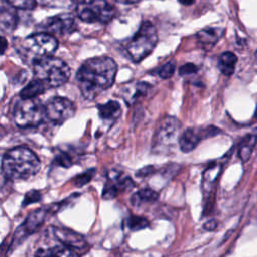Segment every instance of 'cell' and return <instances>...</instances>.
I'll use <instances>...</instances> for the list:
<instances>
[{
  "label": "cell",
  "instance_id": "cell-1",
  "mask_svg": "<svg viewBox=\"0 0 257 257\" xmlns=\"http://www.w3.org/2000/svg\"><path fill=\"white\" fill-rule=\"evenodd\" d=\"M117 65L108 56H97L85 60L76 73V82L82 96L91 100L109 88L115 79Z\"/></svg>",
  "mask_w": 257,
  "mask_h": 257
},
{
  "label": "cell",
  "instance_id": "cell-2",
  "mask_svg": "<svg viewBox=\"0 0 257 257\" xmlns=\"http://www.w3.org/2000/svg\"><path fill=\"white\" fill-rule=\"evenodd\" d=\"M41 164L38 157L26 147H16L2 157V175L7 180H26L35 176Z\"/></svg>",
  "mask_w": 257,
  "mask_h": 257
},
{
  "label": "cell",
  "instance_id": "cell-3",
  "mask_svg": "<svg viewBox=\"0 0 257 257\" xmlns=\"http://www.w3.org/2000/svg\"><path fill=\"white\" fill-rule=\"evenodd\" d=\"M35 78L41 80L48 88L58 87L70 77L69 66L61 59L48 56L32 63Z\"/></svg>",
  "mask_w": 257,
  "mask_h": 257
},
{
  "label": "cell",
  "instance_id": "cell-4",
  "mask_svg": "<svg viewBox=\"0 0 257 257\" xmlns=\"http://www.w3.org/2000/svg\"><path fill=\"white\" fill-rule=\"evenodd\" d=\"M57 39L46 32H37L25 37L19 44L18 51L23 59L34 63L37 60L51 56L57 49Z\"/></svg>",
  "mask_w": 257,
  "mask_h": 257
},
{
  "label": "cell",
  "instance_id": "cell-5",
  "mask_svg": "<svg viewBox=\"0 0 257 257\" xmlns=\"http://www.w3.org/2000/svg\"><path fill=\"white\" fill-rule=\"evenodd\" d=\"M158 43V32L150 21H144L128 40L126 51L134 62H140L152 53Z\"/></svg>",
  "mask_w": 257,
  "mask_h": 257
},
{
  "label": "cell",
  "instance_id": "cell-6",
  "mask_svg": "<svg viewBox=\"0 0 257 257\" xmlns=\"http://www.w3.org/2000/svg\"><path fill=\"white\" fill-rule=\"evenodd\" d=\"M13 119L22 128L37 126L46 119L45 105L37 98L20 99L14 106Z\"/></svg>",
  "mask_w": 257,
  "mask_h": 257
},
{
  "label": "cell",
  "instance_id": "cell-7",
  "mask_svg": "<svg viewBox=\"0 0 257 257\" xmlns=\"http://www.w3.org/2000/svg\"><path fill=\"white\" fill-rule=\"evenodd\" d=\"M78 18L87 23H106L115 15V8L106 0H79L75 5Z\"/></svg>",
  "mask_w": 257,
  "mask_h": 257
},
{
  "label": "cell",
  "instance_id": "cell-8",
  "mask_svg": "<svg viewBox=\"0 0 257 257\" xmlns=\"http://www.w3.org/2000/svg\"><path fill=\"white\" fill-rule=\"evenodd\" d=\"M181 123L178 118L174 116H166L163 118L156 131L154 138V150L162 152L171 148L178 140L179 143V132Z\"/></svg>",
  "mask_w": 257,
  "mask_h": 257
},
{
  "label": "cell",
  "instance_id": "cell-9",
  "mask_svg": "<svg viewBox=\"0 0 257 257\" xmlns=\"http://www.w3.org/2000/svg\"><path fill=\"white\" fill-rule=\"evenodd\" d=\"M45 110L46 119L59 125L74 115L75 105L65 97L55 96L45 104Z\"/></svg>",
  "mask_w": 257,
  "mask_h": 257
},
{
  "label": "cell",
  "instance_id": "cell-10",
  "mask_svg": "<svg viewBox=\"0 0 257 257\" xmlns=\"http://www.w3.org/2000/svg\"><path fill=\"white\" fill-rule=\"evenodd\" d=\"M220 133L221 131L214 125H210L205 128L188 127L179 138L180 149L184 153H189L198 146L201 140L214 137Z\"/></svg>",
  "mask_w": 257,
  "mask_h": 257
},
{
  "label": "cell",
  "instance_id": "cell-11",
  "mask_svg": "<svg viewBox=\"0 0 257 257\" xmlns=\"http://www.w3.org/2000/svg\"><path fill=\"white\" fill-rule=\"evenodd\" d=\"M48 211L45 209H37L31 212L24 222L18 227V229L14 233V237L12 240V245L17 246L20 244L25 238L35 233L40 226L43 224Z\"/></svg>",
  "mask_w": 257,
  "mask_h": 257
},
{
  "label": "cell",
  "instance_id": "cell-12",
  "mask_svg": "<svg viewBox=\"0 0 257 257\" xmlns=\"http://www.w3.org/2000/svg\"><path fill=\"white\" fill-rule=\"evenodd\" d=\"M42 32L56 35H68L76 29V22L71 14H59L46 18L40 24Z\"/></svg>",
  "mask_w": 257,
  "mask_h": 257
},
{
  "label": "cell",
  "instance_id": "cell-13",
  "mask_svg": "<svg viewBox=\"0 0 257 257\" xmlns=\"http://www.w3.org/2000/svg\"><path fill=\"white\" fill-rule=\"evenodd\" d=\"M52 233L59 243L76 251L78 254L84 253L88 248V244L84 237L68 228L52 227Z\"/></svg>",
  "mask_w": 257,
  "mask_h": 257
},
{
  "label": "cell",
  "instance_id": "cell-14",
  "mask_svg": "<svg viewBox=\"0 0 257 257\" xmlns=\"http://www.w3.org/2000/svg\"><path fill=\"white\" fill-rule=\"evenodd\" d=\"M151 88V85L147 82H135V83H127L121 89V95L127 105L134 104L138 99L148 92Z\"/></svg>",
  "mask_w": 257,
  "mask_h": 257
},
{
  "label": "cell",
  "instance_id": "cell-15",
  "mask_svg": "<svg viewBox=\"0 0 257 257\" xmlns=\"http://www.w3.org/2000/svg\"><path fill=\"white\" fill-rule=\"evenodd\" d=\"M224 29L220 27H208L200 30L197 34L198 43L205 49L212 48L223 36Z\"/></svg>",
  "mask_w": 257,
  "mask_h": 257
},
{
  "label": "cell",
  "instance_id": "cell-16",
  "mask_svg": "<svg viewBox=\"0 0 257 257\" xmlns=\"http://www.w3.org/2000/svg\"><path fill=\"white\" fill-rule=\"evenodd\" d=\"M99 117L106 122L113 123L121 114L120 104L115 100H109L106 103L97 105Z\"/></svg>",
  "mask_w": 257,
  "mask_h": 257
},
{
  "label": "cell",
  "instance_id": "cell-17",
  "mask_svg": "<svg viewBox=\"0 0 257 257\" xmlns=\"http://www.w3.org/2000/svg\"><path fill=\"white\" fill-rule=\"evenodd\" d=\"M8 3V2H7ZM12 7L9 3L6 5L4 3V0H2V5H1V16H0V21H1V29L2 31L9 32L14 29L16 25V14L12 10Z\"/></svg>",
  "mask_w": 257,
  "mask_h": 257
},
{
  "label": "cell",
  "instance_id": "cell-18",
  "mask_svg": "<svg viewBox=\"0 0 257 257\" xmlns=\"http://www.w3.org/2000/svg\"><path fill=\"white\" fill-rule=\"evenodd\" d=\"M48 89V87L39 79L33 78L29 83L21 90L20 97L21 99H30L37 98L38 95L44 93V91Z\"/></svg>",
  "mask_w": 257,
  "mask_h": 257
},
{
  "label": "cell",
  "instance_id": "cell-19",
  "mask_svg": "<svg viewBox=\"0 0 257 257\" xmlns=\"http://www.w3.org/2000/svg\"><path fill=\"white\" fill-rule=\"evenodd\" d=\"M237 63V56L230 51H225L221 54L220 58H219V69L220 71L226 75V76H230L234 73L235 70V66Z\"/></svg>",
  "mask_w": 257,
  "mask_h": 257
},
{
  "label": "cell",
  "instance_id": "cell-20",
  "mask_svg": "<svg viewBox=\"0 0 257 257\" xmlns=\"http://www.w3.org/2000/svg\"><path fill=\"white\" fill-rule=\"evenodd\" d=\"M159 195L156 191L146 188V189H141L139 190L137 193L133 194L131 197V203L136 206H142L144 204H148V203H152L154 201H156L158 199Z\"/></svg>",
  "mask_w": 257,
  "mask_h": 257
},
{
  "label": "cell",
  "instance_id": "cell-21",
  "mask_svg": "<svg viewBox=\"0 0 257 257\" xmlns=\"http://www.w3.org/2000/svg\"><path fill=\"white\" fill-rule=\"evenodd\" d=\"M257 142V135L252 133L245 137L239 147V157L243 162H247L253 152L255 144Z\"/></svg>",
  "mask_w": 257,
  "mask_h": 257
},
{
  "label": "cell",
  "instance_id": "cell-22",
  "mask_svg": "<svg viewBox=\"0 0 257 257\" xmlns=\"http://www.w3.org/2000/svg\"><path fill=\"white\" fill-rule=\"evenodd\" d=\"M221 165L220 164H214L210 168H208L204 173V187H209V193H212V188L215 186V182L218 179V176L221 173Z\"/></svg>",
  "mask_w": 257,
  "mask_h": 257
},
{
  "label": "cell",
  "instance_id": "cell-23",
  "mask_svg": "<svg viewBox=\"0 0 257 257\" xmlns=\"http://www.w3.org/2000/svg\"><path fill=\"white\" fill-rule=\"evenodd\" d=\"M126 227L131 230V231H139V230H143L145 228H148L150 226V223L147 219H145L144 217H140V216H130L126 219V223H125Z\"/></svg>",
  "mask_w": 257,
  "mask_h": 257
},
{
  "label": "cell",
  "instance_id": "cell-24",
  "mask_svg": "<svg viewBox=\"0 0 257 257\" xmlns=\"http://www.w3.org/2000/svg\"><path fill=\"white\" fill-rule=\"evenodd\" d=\"M37 2L50 8H70L73 4L76 5L77 0H37Z\"/></svg>",
  "mask_w": 257,
  "mask_h": 257
},
{
  "label": "cell",
  "instance_id": "cell-25",
  "mask_svg": "<svg viewBox=\"0 0 257 257\" xmlns=\"http://www.w3.org/2000/svg\"><path fill=\"white\" fill-rule=\"evenodd\" d=\"M94 174H95V169H89V170H87V171H85V172H83L82 174H80V175H77L74 179H73V184H74V186H76V187H82V186H84V185H86L91 179H92V177L94 176Z\"/></svg>",
  "mask_w": 257,
  "mask_h": 257
},
{
  "label": "cell",
  "instance_id": "cell-26",
  "mask_svg": "<svg viewBox=\"0 0 257 257\" xmlns=\"http://www.w3.org/2000/svg\"><path fill=\"white\" fill-rule=\"evenodd\" d=\"M51 257H79V254L76 251L61 245L54 246Z\"/></svg>",
  "mask_w": 257,
  "mask_h": 257
},
{
  "label": "cell",
  "instance_id": "cell-27",
  "mask_svg": "<svg viewBox=\"0 0 257 257\" xmlns=\"http://www.w3.org/2000/svg\"><path fill=\"white\" fill-rule=\"evenodd\" d=\"M12 7L22 10H31L36 6L37 0H5Z\"/></svg>",
  "mask_w": 257,
  "mask_h": 257
},
{
  "label": "cell",
  "instance_id": "cell-28",
  "mask_svg": "<svg viewBox=\"0 0 257 257\" xmlns=\"http://www.w3.org/2000/svg\"><path fill=\"white\" fill-rule=\"evenodd\" d=\"M175 70H176L175 62L170 61V62H167L164 65H162L160 68H158L157 73L160 77L167 79V78H170L175 73Z\"/></svg>",
  "mask_w": 257,
  "mask_h": 257
},
{
  "label": "cell",
  "instance_id": "cell-29",
  "mask_svg": "<svg viewBox=\"0 0 257 257\" xmlns=\"http://www.w3.org/2000/svg\"><path fill=\"white\" fill-rule=\"evenodd\" d=\"M118 189L116 188V186L110 182L107 181V183L105 184L104 188H103V192H102V198L104 200H111L113 198H115L118 194Z\"/></svg>",
  "mask_w": 257,
  "mask_h": 257
},
{
  "label": "cell",
  "instance_id": "cell-30",
  "mask_svg": "<svg viewBox=\"0 0 257 257\" xmlns=\"http://www.w3.org/2000/svg\"><path fill=\"white\" fill-rule=\"evenodd\" d=\"M42 196H41V193L37 190H32V191H29L26 193L24 199H23V202H22V207H26L30 204H33V203H37L41 200Z\"/></svg>",
  "mask_w": 257,
  "mask_h": 257
},
{
  "label": "cell",
  "instance_id": "cell-31",
  "mask_svg": "<svg viewBox=\"0 0 257 257\" xmlns=\"http://www.w3.org/2000/svg\"><path fill=\"white\" fill-rule=\"evenodd\" d=\"M53 163L56 164L57 166H60L63 168H69L72 165V160L68 154L62 152L55 156Z\"/></svg>",
  "mask_w": 257,
  "mask_h": 257
},
{
  "label": "cell",
  "instance_id": "cell-32",
  "mask_svg": "<svg viewBox=\"0 0 257 257\" xmlns=\"http://www.w3.org/2000/svg\"><path fill=\"white\" fill-rule=\"evenodd\" d=\"M198 71V67L197 65H195L194 63H186L184 65H182L179 69V74L182 76H188V75H192L195 74Z\"/></svg>",
  "mask_w": 257,
  "mask_h": 257
},
{
  "label": "cell",
  "instance_id": "cell-33",
  "mask_svg": "<svg viewBox=\"0 0 257 257\" xmlns=\"http://www.w3.org/2000/svg\"><path fill=\"white\" fill-rule=\"evenodd\" d=\"M154 172H155V168L153 166H147V167H144V168L140 169L136 173V176L139 177V178H144V177H147V176L153 174Z\"/></svg>",
  "mask_w": 257,
  "mask_h": 257
},
{
  "label": "cell",
  "instance_id": "cell-34",
  "mask_svg": "<svg viewBox=\"0 0 257 257\" xmlns=\"http://www.w3.org/2000/svg\"><path fill=\"white\" fill-rule=\"evenodd\" d=\"M217 226H218L217 221L214 220V219H211V220L207 221V222L204 224V229L207 230V231H213V230H215V229L217 228Z\"/></svg>",
  "mask_w": 257,
  "mask_h": 257
},
{
  "label": "cell",
  "instance_id": "cell-35",
  "mask_svg": "<svg viewBox=\"0 0 257 257\" xmlns=\"http://www.w3.org/2000/svg\"><path fill=\"white\" fill-rule=\"evenodd\" d=\"M115 1L123 3V4H134V3H138L141 0H115Z\"/></svg>",
  "mask_w": 257,
  "mask_h": 257
},
{
  "label": "cell",
  "instance_id": "cell-36",
  "mask_svg": "<svg viewBox=\"0 0 257 257\" xmlns=\"http://www.w3.org/2000/svg\"><path fill=\"white\" fill-rule=\"evenodd\" d=\"M2 53H4V51H5V48H6V40H5V38H4V36H2Z\"/></svg>",
  "mask_w": 257,
  "mask_h": 257
},
{
  "label": "cell",
  "instance_id": "cell-37",
  "mask_svg": "<svg viewBox=\"0 0 257 257\" xmlns=\"http://www.w3.org/2000/svg\"><path fill=\"white\" fill-rule=\"evenodd\" d=\"M181 3H183V4H186V5H190V4H192L193 2H194V0H179Z\"/></svg>",
  "mask_w": 257,
  "mask_h": 257
},
{
  "label": "cell",
  "instance_id": "cell-38",
  "mask_svg": "<svg viewBox=\"0 0 257 257\" xmlns=\"http://www.w3.org/2000/svg\"><path fill=\"white\" fill-rule=\"evenodd\" d=\"M256 56H257V53H256Z\"/></svg>",
  "mask_w": 257,
  "mask_h": 257
}]
</instances>
